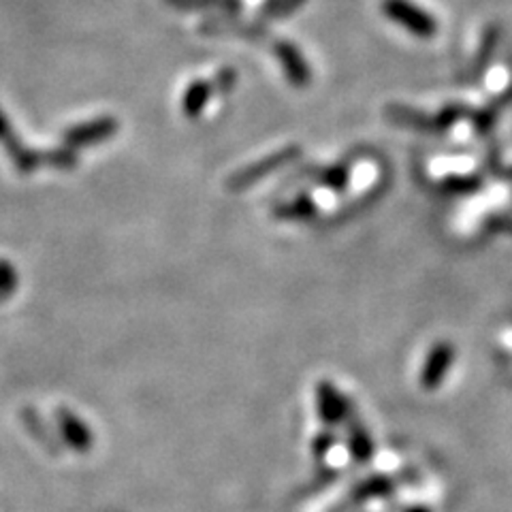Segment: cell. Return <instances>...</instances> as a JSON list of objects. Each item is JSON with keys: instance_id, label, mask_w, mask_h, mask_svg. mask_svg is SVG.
<instances>
[{"instance_id": "1", "label": "cell", "mask_w": 512, "mask_h": 512, "mask_svg": "<svg viewBox=\"0 0 512 512\" xmlns=\"http://www.w3.org/2000/svg\"><path fill=\"white\" fill-rule=\"evenodd\" d=\"M382 11L388 20L410 30L418 39H431L437 33L434 15L412 5L410 0H382Z\"/></svg>"}, {"instance_id": "2", "label": "cell", "mask_w": 512, "mask_h": 512, "mask_svg": "<svg viewBox=\"0 0 512 512\" xmlns=\"http://www.w3.org/2000/svg\"><path fill=\"white\" fill-rule=\"evenodd\" d=\"M297 152H299V147H286V150L276 152V154H271V156H267V158L258 160V163H255V165L246 166L244 171H239L237 176L231 177L229 188L231 190H246L248 186H252V184H255V182L263 180L265 176H269L271 171L280 169L282 165L291 163V160L297 156Z\"/></svg>"}, {"instance_id": "3", "label": "cell", "mask_w": 512, "mask_h": 512, "mask_svg": "<svg viewBox=\"0 0 512 512\" xmlns=\"http://www.w3.org/2000/svg\"><path fill=\"white\" fill-rule=\"evenodd\" d=\"M455 361V348L448 342H437L434 348L429 350L427 361L421 369V387L427 391H434L447 378L448 369L453 367Z\"/></svg>"}, {"instance_id": "4", "label": "cell", "mask_w": 512, "mask_h": 512, "mask_svg": "<svg viewBox=\"0 0 512 512\" xmlns=\"http://www.w3.org/2000/svg\"><path fill=\"white\" fill-rule=\"evenodd\" d=\"M276 55L280 60L284 75H286L288 82H291L295 88H306L310 84L312 73H310V65L306 63L304 54L299 52L297 45L288 41H280L276 45Z\"/></svg>"}, {"instance_id": "5", "label": "cell", "mask_w": 512, "mask_h": 512, "mask_svg": "<svg viewBox=\"0 0 512 512\" xmlns=\"http://www.w3.org/2000/svg\"><path fill=\"white\" fill-rule=\"evenodd\" d=\"M316 404H318V415L325 423L336 425L342 418L348 417L350 406L342 393L337 391L331 382H320L316 388Z\"/></svg>"}, {"instance_id": "6", "label": "cell", "mask_w": 512, "mask_h": 512, "mask_svg": "<svg viewBox=\"0 0 512 512\" xmlns=\"http://www.w3.org/2000/svg\"><path fill=\"white\" fill-rule=\"evenodd\" d=\"M214 92V84L212 82H199L190 84L186 92H184L182 96V111L184 115H188V118H196V115L201 114L203 109H206V105L209 101V96H212Z\"/></svg>"}, {"instance_id": "7", "label": "cell", "mask_w": 512, "mask_h": 512, "mask_svg": "<svg viewBox=\"0 0 512 512\" xmlns=\"http://www.w3.org/2000/svg\"><path fill=\"white\" fill-rule=\"evenodd\" d=\"M115 131H118V122L111 120V118H103V120L92 122V125L77 128V131L73 133L71 139L75 141V144H96V141L109 139Z\"/></svg>"}, {"instance_id": "8", "label": "cell", "mask_w": 512, "mask_h": 512, "mask_svg": "<svg viewBox=\"0 0 512 512\" xmlns=\"http://www.w3.org/2000/svg\"><path fill=\"white\" fill-rule=\"evenodd\" d=\"M348 442H350V450H353L355 459L359 461H367L372 457L374 453V447H372V440H369L367 431L363 429L361 423L353 421L350 423V436H348Z\"/></svg>"}, {"instance_id": "9", "label": "cell", "mask_w": 512, "mask_h": 512, "mask_svg": "<svg viewBox=\"0 0 512 512\" xmlns=\"http://www.w3.org/2000/svg\"><path fill=\"white\" fill-rule=\"evenodd\" d=\"M316 212V206L310 196H299L293 203H286V206H280L276 209V216L280 218H291V220H301V218H310Z\"/></svg>"}, {"instance_id": "10", "label": "cell", "mask_w": 512, "mask_h": 512, "mask_svg": "<svg viewBox=\"0 0 512 512\" xmlns=\"http://www.w3.org/2000/svg\"><path fill=\"white\" fill-rule=\"evenodd\" d=\"M63 427L66 431V436L71 437L73 447H75L77 450H88L92 447L90 431L85 429L82 423L75 421L73 417H63Z\"/></svg>"}, {"instance_id": "11", "label": "cell", "mask_w": 512, "mask_h": 512, "mask_svg": "<svg viewBox=\"0 0 512 512\" xmlns=\"http://www.w3.org/2000/svg\"><path fill=\"white\" fill-rule=\"evenodd\" d=\"M169 5L180 9H207V7H220L236 11L239 7V0H166Z\"/></svg>"}, {"instance_id": "12", "label": "cell", "mask_w": 512, "mask_h": 512, "mask_svg": "<svg viewBox=\"0 0 512 512\" xmlns=\"http://www.w3.org/2000/svg\"><path fill=\"white\" fill-rule=\"evenodd\" d=\"M348 165H336L331 166V169H326L320 174V184H325L326 188H333V190H339L346 186L348 182Z\"/></svg>"}, {"instance_id": "13", "label": "cell", "mask_w": 512, "mask_h": 512, "mask_svg": "<svg viewBox=\"0 0 512 512\" xmlns=\"http://www.w3.org/2000/svg\"><path fill=\"white\" fill-rule=\"evenodd\" d=\"M236 71L233 69H222V73H218V77H216V88L222 90V92H229L233 85H236Z\"/></svg>"}, {"instance_id": "14", "label": "cell", "mask_w": 512, "mask_h": 512, "mask_svg": "<svg viewBox=\"0 0 512 512\" xmlns=\"http://www.w3.org/2000/svg\"><path fill=\"white\" fill-rule=\"evenodd\" d=\"M331 444H333V436L331 434H320L316 440H314V453H316L318 457H320V455H325L326 450L331 448Z\"/></svg>"}, {"instance_id": "15", "label": "cell", "mask_w": 512, "mask_h": 512, "mask_svg": "<svg viewBox=\"0 0 512 512\" xmlns=\"http://www.w3.org/2000/svg\"><path fill=\"white\" fill-rule=\"evenodd\" d=\"M447 186H457L455 188V193H461V190H467L466 186H477V182L474 180H447Z\"/></svg>"}, {"instance_id": "16", "label": "cell", "mask_w": 512, "mask_h": 512, "mask_svg": "<svg viewBox=\"0 0 512 512\" xmlns=\"http://www.w3.org/2000/svg\"><path fill=\"white\" fill-rule=\"evenodd\" d=\"M408 512H429L427 508H421V506H417V508H410Z\"/></svg>"}]
</instances>
